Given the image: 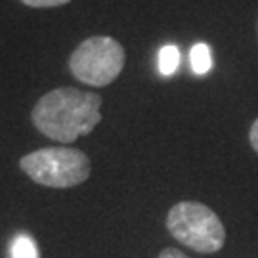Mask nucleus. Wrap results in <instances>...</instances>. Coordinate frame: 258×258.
Listing matches in <instances>:
<instances>
[{"label": "nucleus", "mask_w": 258, "mask_h": 258, "mask_svg": "<svg viewBox=\"0 0 258 258\" xmlns=\"http://www.w3.org/2000/svg\"><path fill=\"white\" fill-rule=\"evenodd\" d=\"M102 96L73 86L44 94L33 107L31 119L40 134L59 144H73L90 134L102 120Z\"/></svg>", "instance_id": "obj_1"}, {"label": "nucleus", "mask_w": 258, "mask_h": 258, "mask_svg": "<svg viewBox=\"0 0 258 258\" xmlns=\"http://www.w3.org/2000/svg\"><path fill=\"white\" fill-rule=\"evenodd\" d=\"M166 230L178 243L201 254L218 252L226 243V228L211 207L180 201L166 214Z\"/></svg>", "instance_id": "obj_2"}, {"label": "nucleus", "mask_w": 258, "mask_h": 258, "mask_svg": "<svg viewBox=\"0 0 258 258\" xmlns=\"http://www.w3.org/2000/svg\"><path fill=\"white\" fill-rule=\"evenodd\" d=\"M19 166L25 174L46 187H75L88 180L90 159L75 148H42L21 157Z\"/></svg>", "instance_id": "obj_3"}, {"label": "nucleus", "mask_w": 258, "mask_h": 258, "mask_svg": "<svg viewBox=\"0 0 258 258\" xmlns=\"http://www.w3.org/2000/svg\"><path fill=\"white\" fill-rule=\"evenodd\" d=\"M124 48L111 37L83 40L69 57V69L77 81L102 88L111 84L124 67Z\"/></svg>", "instance_id": "obj_4"}, {"label": "nucleus", "mask_w": 258, "mask_h": 258, "mask_svg": "<svg viewBox=\"0 0 258 258\" xmlns=\"http://www.w3.org/2000/svg\"><path fill=\"white\" fill-rule=\"evenodd\" d=\"M189 61L195 75H207L212 69V50L205 42H197L189 50Z\"/></svg>", "instance_id": "obj_5"}, {"label": "nucleus", "mask_w": 258, "mask_h": 258, "mask_svg": "<svg viewBox=\"0 0 258 258\" xmlns=\"http://www.w3.org/2000/svg\"><path fill=\"white\" fill-rule=\"evenodd\" d=\"M180 50L174 44H166L159 50V71L163 77H172L176 73V69L180 67Z\"/></svg>", "instance_id": "obj_6"}, {"label": "nucleus", "mask_w": 258, "mask_h": 258, "mask_svg": "<svg viewBox=\"0 0 258 258\" xmlns=\"http://www.w3.org/2000/svg\"><path fill=\"white\" fill-rule=\"evenodd\" d=\"M12 258H38L35 241L25 233H19L12 241Z\"/></svg>", "instance_id": "obj_7"}, {"label": "nucleus", "mask_w": 258, "mask_h": 258, "mask_svg": "<svg viewBox=\"0 0 258 258\" xmlns=\"http://www.w3.org/2000/svg\"><path fill=\"white\" fill-rule=\"evenodd\" d=\"M21 2L31 8H57V6L69 4L71 0H21Z\"/></svg>", "instance_id": "obj_8"}, {"label": "nucleus", "mask_w": 258, "mask_h": 258, "mask_svg": "<svg viewBox=\"0 0 258 258\" xmlns=\"http://www.w3.org/2000/svg\"><path fill=\"white\" fill-rule=\"evenodd\" d=\"M249 142H250V148L254 149V151H256V155H258V119L252 120V124H250Z\"/></svg>", "instance_id": "obj_9"}, {"label": "nucleus", "mask_w": 258, "mask_h": 258, "mask_svg": "<svg viewBox=\"0 0 258 258\" xmlns=\"http://www.w3.org/2000/svg\"><path fill=\"white\" fill-rule=\"evenodd\" d=\"M159 258H189V256H187V254H184L182 250L168 247V249H165L163 252H161V254H159Z\"/></svg>", "instance_id": "obj_10"}]
</instances>
